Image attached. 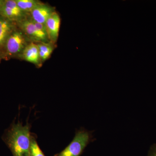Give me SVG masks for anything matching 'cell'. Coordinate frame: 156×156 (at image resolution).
<instances>
[{
	"label": "cell",
	"instance_id": "cell-1",
	"mask_svg": "<svg viewBox=\"0 0 156 156\" xmlns=\"http://www.w3.org/2000/svg\"><path fill=\"white\" fill-rule=\"evenodd\" d=\"M30 124L25 126L18 122L13 124L7 130L3 139L13 156H29L31 137Z\"/></svg>",
	"mask_w": 156,
	"mask_h": 156
},
{
	"label": "cell",
	"instance_id": "cell-2",
	"mask_svg": "<svg viewBox=\"0 0 156 156\" xmlns=\"http://www.w3.org/2000/svg\"><path fill=\"white\" fill-rule=\"evenodd\" d=\"M93 132L84 128L77 130L71 142L63 151L54 156H81L88 144L95 140Z\"/></svg>",
	"mask_w": 156,
	"mask_h": 156
},
{
	"label": "cell",
	"instance_id": "cell-3",
	"mask_svg": "<svg viewBox=\"0 0 156 156\" xmlns=\"http://www.w3.org/2000/svg\"><path fill=\"white\" fill-rule=\"evenodd\" d=\"M27 46L25 35L22 30L15 29L6 40L2 51L4 59L21 56Z\"/></svg>",
	"mask_w": 156,
	"mask_h": 156
},
{
	"label": "cell",
	"instance_id": "cell-4",
	"mask_svg": "<svg viewBox=\"0 0 156 156\" xmlns=\"http://www.w3.org/2000/svg\"><path fill=\"white\" fill-rule=\"evenodd\" d=\"M17 23L23 32L31 40L40 43H47L49 41L45 25L35 22L31 18L23 20Z\"/></svg>",
	"mask_w": 156,
	"mask_h": 156
},
{
	"label": "cell",
	"instance_id": "cell-5",
	"mask_svg": "<svg viewBox=\"0 0 156 156\" xmlns=\"http://www.w3.org/2000/svg\"><path fill=\"white\" fill-rule=\"evenodd\" d=\"M0 15L17 23L24 19L25 13L20 9L15 0H5L0 10Z\"/></svg>",
	"mask_w": 156,
	"mask_h": 156
},
{
	"label": "cell",
	"instance_id": "cell-6",
	"mask_svg": "<svg viewBox=\"0 0 156 156\" xmlns=\"http://www.w3.org/2000/svg\"><path fill=\"white\" fill-rule=\"evenodd\" d=\"M60 17L58 14L54 12L48 18L45 23L46 31L48 38L51 43H56L58 39L60 28Z\"/></svg>",
	"mask_w": 156,
	"mask_h": 156
},
{
	"label": "cell",
	"instance_id": "cell-7",
	"mask_svg": "<svg viewBox=\"0 0 156 156\" xmlns=\"http://www.w3.org/2000/svg\"><path fill=\"white\" fill-rule=\"evenodd\" d=\"M16 23L0 15V53L2 55L6 40L16 28Z\"/></svg>",
	"mask_w": 156,
	"mask_h": 156
},
{
	"label": "cell",
	"instance_id": "cell-8",
	"mask_svg": "<svg viewBox=\"0 0 156 156\" xmlns=\"http://www.w3.org/2000/svg\"><path fill=\"white\" fill-rule=\"evenodd\" d=\"M54 12L52 7L41 3L31 12V18L35 22L45 25L46 21Z\"/></svg>",
	"mask_w": 156,
	"mask_h": 156
},
{
	"label": "cell",
	"instance_id": "cell-9",
	"mask_svg": "<svg viewBox=\"0 0 156 156\" xmlns=\"http://www.w3.org/2000/svg\"><path fill=\"white\" fill-rule=\"evenodd\" d=\"M26 61L39 64L40 62V55L37 44L31 43L26 47L21 56Z\"/></svg>",
	"mask_w": 156,
	"mask_h": 156
},
{
	"label": "cell",
	"instance_id": "cell-10",
	"mask_svg": "<svg viewBox=\"0 0 156 156\" xmlns=\"http://www.w3.org/2000/svg\"><path fill=\"white\" fill-rule=\"evenodd\" d=\"M20 9L24 13L31 12L41 4V2L35 0H15Z\"/></svg>",
	"mask_w": 156,
	"mask_h": 156
},
{
	"label": "cell",
	"instance_id": "cell-11",
	"mask_svg": "<svg viewBox=\"0 0 156 156\" xmlns=\"http://www.w3.org/2000/svg\"><path fill=\"white\" fill-rule=\"evenodd\" d=\"M40 59L45 61L49 58L53 50V47L51 44L47 43H40L38 44Z\"/></svg>",
	"mask_w": 156,
	"mask_h": 156
},
{
	"label": "cell",
	"instance_id": "cell-12",
	"mask_svg": "<svg viewBox=\"0 0 156 156\" xmlns=\"http://www.w3.org/2000/svg\"><path fill=\"white\" fill-rule=\"evenodd\" d=\"M29 156H45L37 143L35 134H32Z\"/></svg>",
	"mask_w": 156,
	"mask_h": 156
},
{
	"label": "cell",
	"instance_id": "cell-13",
	"mask_svg": "<svg viewBox=\"0 0 156 156\" xmlns=\"http://www.w3.org/2000/svg\"><path fill=\"white\" fill-rule=\"evenodd\" d=\"M147 156H156V144L151 146Z\"/></svg>",
	"mask_w": 156,
	"mask_h": 156
},
{
	"label": "cell",
	"instance_id": "cell-14",
	"mask_svg": "<svg viewBox=\"0 0 156 156\" xmlns=\"http://www.w3.org/2000/svg\"><path fill=\"white\" fill-rule=\"evenodd\" d=\"M3 0H0V10L2 9V6L3 5V3H4Z\"/></svg>",
	"mask_w": 156,
	"mask_h": 156
},
{
	"label": "cell",
	"instance_id": "cell-15",
	"mask_svg": "<svg viewBox=\"0 0 156 156\" xmlns=\"http://www.w3.org/2000/svg\"><path fill=\"white\" fill-rule=\"evenodd\" d=\"M2 59H4V58H3V56L2 53H0V62H1V61H2Z\"/></svg>",
	"mask_w": 156,
	"mask_h": 156
}]
</instances>
